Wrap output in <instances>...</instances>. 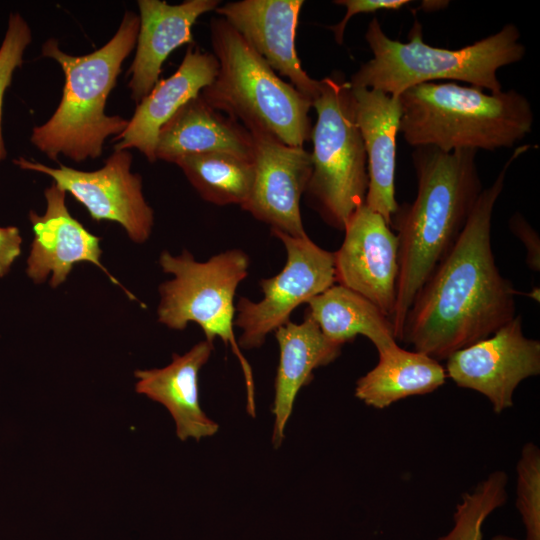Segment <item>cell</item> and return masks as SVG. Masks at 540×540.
<instances>
[{
  "label": "cell",
  "mask_w": 540,
  "mask_h": 540,
  "mask_svg": "<svg viewBox=\"0 0 540 540\" xmlns=\"http://www.w3.org/2000/svg\"><path fill=\"white\" fill-rule=\"evenodd\" d=\"M529 145L517 148L484 188L453 247L418 292L402 342L439 360L492 335L515 317L520 294L503 277L491 246V223L508 168Z\"/></svg>",
  "instance_id": "1"
},
{
  "label": "cell",
  "mask_w": 540,
  "mask_h": 540,
  "mask_svg": "<svg viewBox=\"0 0 540 540\" xmlns=\"http://www.w3.org/2000/svg\"><path fill=\"white\" fill-rule=\"evenodd\" d=\"M475 150L444 152L415 147L417 179L413 202L399 205L390 227L399 243L396 302L390 318L402 341L408 312L422 286L465 227L483 190Z\"/></svg>",
  "instance_id": "2"
},
{
  "label": "cell",
  "mask_w": 540,
  "mask_h": 540,
  "mask_svg": "<svg viewBox=\"0 0 540 540\" xmlns=\"http://www.w3.org/2000/svg\"><path fill=\"white\" fill-rule=\"evenodd\" d=\"M398 97L399 132L414 148L431 146L444 152L510 148L533 126L529 100L513 89L491 93L455 82H428Z\"/></svg>",
  "instance_id": "3"
},
{
  "label": "cell",
  "mask_w": 540,
  "mask_h": 540,
  "mask_svg": "<svg viewBox=\"0 0 540 540\" xmlns=\"http://www.w3.org/2000/svg\"><path fill=\"white\" fill-rule=\"evenodd\" d=\"M139 24V16L127 11L112 39L84 56L64 53L53 38L43 44L42 55L57 61L65 75L56 111L31 136V142L51 160L59 154L77 162L97 158L105 139L127 127L128 120L108 116L104 109L121 65L136 45Z\"/></svg>",
  "instance_id": "4"
},
{
  "label": "cell",
  "mask_w": 540,
  "mask_h": 540,
  "mask_svg": "<svg viewBox=\"0 0 540 540\" xmlns=\"http://www.w3.org/2000/svg\"><path fill=\"white\" fill-rule=\"evenodd\" d=\"M409 37L408 42L391 39L374 17L365 33L373 57L351 76L350 85L398 97L413 86L446 79L498 93L502 91L498 70L520 62L525 55L519 29L512 23L455 50L433 47L423 41L417 19Z\"/></svg>",
  "instance_id": "5"
},
{
  "label": "cell",
  "mask_w": 540,
  "mask_h": 540,
  "mask_svg": "<svg viewBox=\"0 0 540 540\" xmlns=\"http://www.w3.org/2000/svg\"><path fill=\"white\" fill-rule=\"evenodd\" d=\"M214 80L200 96L214 109L279 141L304 147L310 140L312 101L283 81L268 63L222 17L210 21Z\"/></svg>",
  "instance_id": "6"
},
{
  "label": "cell",
  "mask_w": 540,
  "mask_h": 540,
  "mask_svg": "<svg viewBox=\"0 0 540 540\" xmlns=\"http://www.w3.org/2000/svg\"><path fill=\"white\" fill-rule=\"evenodd\" d=\"M312 107L317 119L310 136L312 171L305 193L327 224L344 230L365 203L368 171L352 87L343 74L319 80Z\"/></svg>",
  "instance_id": "7"
},
{
  "label": "cell",
  "mask_w": 540,
  "mask_h": 540,
  "mask_svg": "<svg viewBox=\"0 0 540 540\" xmlns=\"http://www.w3.org/2000/svg\"><path fill=\"white\" fill-rule=\"evenodd\" d=\"M159 264L173 279L159 287L158 321L175 330H183L189 322H194L201 327L207 341L220 338L225 345H230L244 374L247 412L254 417L252 371L233 329L234 297L237 287L248 276L249 256L243 250L230 249L200 262L186 250L178 256L163 251Z\"/></svg>",
  "instance_id": "8"
},
{
  "label": "cell",
  "mask_w": 540,
  "mask_h": 540,
  "mask_svg": "<svg viewBox=\"0 0 540 540\" xmlns=\"http://www.w3.org/2000/svg\"><path fill=\"white\" fill-rule=\"evenodd\" d=\"M271 232L284 245L286 263L275 276L260 280L261 300H238L234 325L242 331L238 345L243 349L260 347L269 333L290 320L299 305L336 283L333 252L319 247L308 235Z\"/></svg>",
  "instance_id": "9"
},
{
  "label": "cell",
  "mask_w": 540,
  "mask_h": 540,
  "mask_svg": "<svg viewBox=\"0 0 540 540\" xmlns=\"http://www.w3.org/2000/svg\"><path fill=\"white\" fill-rule=\"evenodd\" d=\"M14 162L22 169L50 176L87 209L94 221L119 223L136 243L149 238L153 210L144 199L141 176L130 171L132 156L127 150L115 151L101 169L89 172L62 164L52 168L23 157Z\"/></svg>",
  "instance_id": "10"
},
{
  "label": "cell",
  "mask_w": 540,
  "mask_h": 540,
  "mask_svg": "<svg viewBox=\"0 0 540 540\" xmlns=\"http://www.w3.org/2000/svg\"><path fill=\"white\" fill-rule=\"evenodd\" d=\"M445 371L457 386L481 393L501 413L513 406L517 386L540 374V342L524 335L522 317L515 315L489 337L451 354Z\"/></svg>",
  "instance_id": "11"
},
{
  "label": "cell",
  "mask_w": 540,
  "mask_h": 540,
  "mask_svg": "<svg viewBox=\"0 0 540 540\" xmlns=\"http://www.w3.org/2000/svg\"><path fill=\"white\" fill-rule=\"evenodd\" d=\"M249 132L253 139L254 178L241 208L271 230L293 237L307 236L300 199L312 171L311 154L304 147L287 145L263 131Z\"/></svg>",
  "instance_id": "12"
},
{
  "label": "cell",
  "mask_w": 540,
  "mask_h": 540,
  "mask_svg": "<svg viewBox=\"0 0 540 540\" xmlns=\"http://www.w3.org/2000/svg\"><path fill=\"white\" fill-rule=\"evenodd\" d=\"M343 231L342 245L333 252L336 283L362 295L390 319L399 274L397 235L365 203Z\"/></svg>",
  "instance_id": "13"
},
{
  "label": "cell",
  "mask_w": 540,
  "mask_h": 540,
  "mask_svg": "<svg viewBox=\"0 0 540 540\" xmlns=\"http://www.w3.org/2000/svg\"><path fill=\"white\" fill-rule=\"evenodd\" d=\"M302 0H241L220 5L221 15L280 76L311 101L319 80L302 68L295 37Z\"/></svg>",
  "instance_id": "14"
},
{
  "label": "cell",
  "mask_w": 540,
  "mask_h": 540,
  "mask_svg": "<svg viewBox=\"0 0 540 540\" xmlns=\"http://www.w3.org/2000/svg\"><path fill=\"white\" fill-rule=\"evenodd\" d=\"M44 195L47 202L44 215L29 213L34 239L27 259L28 277L40 284L51 274L50 285L55 288L67 279L74 264L89 262L124 289L130 299H135L102 265L101 239L71 216L65 203L66 191L52 183Z\"/></svg>",
  "instance_id": "15"
},
{
  "label": "cell",
  "mask_w": 540,
  "mask_h": 540,
  "mask_svg": "<svg viewBox=\"0 0 540 540\" xmlns=\"http://www.w3.org/2000/svg\"><path fill=\"white\" fill-rule=\"evenodd\" d=\"M213 53L189 45L177 71L158 81L137 105L127 127L114 138L115 151L136 148L156 161L155 147L161 127L188 101L197 97L218 72Z\"/></svg>",
  "instance_id": "16"
},
{
  "label": "cell",
  "mask_w": 540,
  "mask_h": 540,
  "mask_svg": "<svg viewBox=\"0 0 540 540\" xmlns=\"http://www.w3.org/2000/svg\"><path fill=\"white\" fill-rule=\"evenodd\" d=\"M352 92L367 157L365 205L390 226L399 207L395 198L396 137L402 116L399 97L363 87H352Z\"/></svg>",
  "instance_id": "17"
},
{
  "label": "cell",
  "mask_w": 540,
  "mask_h": 540,
  "mask_svg": "<svg viewBox=\"0 0 540 540\" xmlns=\"http://www.w3.org/2000/svg\"><path fill=\"white\" fill-rule=\"evenodd\" d=\"M137 49L130 67L128 87L138 104L158 82L162 64L184 44H195L192 26L197 19L220 6L219 0H186L171 5L166 1L139 0Z\"/></svg>",
  "instance_id": "18"
},
{
  "label": "cell",
  "mask_w": 540,
  "mask_h": 540,
  "mask_svg": "<svg viewBox=\"0 0 540 540\" xmlns=\"http://www.w3.org/2000/svg\"><path fill=\"white\" fill-rule=\"evenodd\" d=\"M214 350L206 339L183 355L173 354L163 368L136 370L135 390L162 404L174 420L177 437L196 441L217 433L219 425L202 410L199 401V372Z\"/></svg>",
  "instance_id": "19"
},
{
  "label": "cell",
  "mask_w": 540,
  "mask_h": 540,
  "mask_svg": "<svg viewBox=\"0 0 540 540\" xmlns=\"http://www.w3.org/2000/svg\"><path fill=\"white\" fill-rule=\"evenodd\" d=\"M207 152L253 159V139L242 124L211 107L199 94L161 127L155 157L174 163L186 155Z\"/></svg>",
  "instance_id": "20"
},
{
  "label": "cell",
  "mask_w": 540,
  "mask_h": 540,
  "mask_svg": "<svg viewBox=\"0 0 540 540\" xmlns=\"http://www.w3.org/2000/svg\"><path fill=\"white\" fill-rule=\"evenodd\" d=\"M274 333L280 351L272 410V443L277 448L284 439L299 390L311 382L315 369L328 365L339 356L342 346L326 338L308 315L301 323L289 320Z\"/></svg>",
  "instance_id": "21"
},
{
  "label": "cell",
  "mask_w": 540,
  "mask_h": 540,
  "mask_svg": "<svg viewBox=\"0 0 540 540\" xmlns=\"http://www.w3.org/2000/svg\"><path fill=\"white\" fill-rule=\"evenodd\" d=\"M378 355L377 365L355 387V396L368 406L384 409L406 397L431 393L445 382V368L425 353L397 344Z\"/></svg>",
  "instance_id": "22"
},
{
  "label": "cell",
  "mask_w": 540,
  "mask_h": 540,
  "mask_svg": "<svg viewBox=\"0 0 540 540\" xmlns=\"http://www.w3.org/2000/svg\"><path fill=\"white\" fill-rule=\"evenodd\" d=\"M306 304V315L336 344L343 346L363 335L378 353L397 345L390 319L368 299L342 285H332Z\"/></svg>",
  "instance_id": "23"
},
{
  "label": "cell",
  "mask_w": 540,
  "mask_h": 540,
  "mask_svg": "<svg viewBox=\"0 0 540 540\" xmlns=\"http://www.w3.org/2000/svg\"><path fill=\"white\" fill-rule=\"evenodd\" d=\"M201 198L218 206L247 201L254 178L253 159L226 152L191 154L175 160Z\"/></svg>",
  "instance_id": "24"
},
{
  "label": "cell",
  "mask_w": 540,
  "mask_h": 540,
  "mask_svg": "<svg viewBox=\"0 0 540 540\" xmlns=\"http://www.w3.org/2000/svg\"><path fill=\"white\" fill-rule=\"evenodd\" d=\"M507 483V474L497 470L464 493L456 505L453 527L437 540H482L485 520L507 501Z\"/></svg>",
  "instance_id": "25"
},
{
  "label": "cell",
  "mask_w": 540,
  "mask_h": 540,
  "mask_svg": "<svg viewBox=\"0 0 540 540\" xmlns=\"http://www.w3.org/2000/svg\"><path fill=\"white\" fill-rule=\"evenodd\" d=\"M516 507L522 518L524 540H540V449L526 443L516 466Z\"/></svg>",
  "instance_id": "26"
},
{
  "label": "cell",
  "mask_w": 540,
  "mask_h": 540,
  "mask_svg": "<svg viewBox=\"0 0 540 540\" xmlns=\"http://www.w3.org/2000/svg\"><path fill=\"white\" fill-rule=\"evenodd\" d=\"M30 42L31 31L26 21L18 13L11 14L0 47V161L6 157L1 129L4 93L11 84L15 69L22 64L24 50Z\"/></svg>",
  "instance_id": "27"
},
{
  "label": "cell",
  "mask_w": 540,
  "mask_h": 540,
  "mask_svg": "<svg viewBox=\"0 0 540 540\" xmlns=\"http://www.w3.org/2000/svg\"><path fill=\"white\" fill-rule=\"evenodd\" d=\"M408 3L410 1L407 0H336L334 4L346 7V13L339 23L329 29L333 32L335 41L341 45L347 23L353 16L378 10H398Z\"/></svg>",
  "instance_id": "28"
},
{
  "label": "cell",
  "mask_w": 540,
  "mask_h": 540,
  "mask_svg": "<svg viewBox=\"0 0 540 540\" xmlns=\"http://www.w3.org/2000/svg\"><path fill=\"white\" fill-rule=\"evenodd\" d=\"M510 228L524 243L527 250L526 262L534 271L540 268V243L536 231L520 215L515 214L510 220Z\"/></svg>",
  "instance_id": "29"
},
{
  "label": "cell",
  "mask_w": 540,
  "mask_h": 540,
  "mask_svg": "<svg viewBox=\"0 0 540 540\" xmlns=\"http://www.w3.org/2000/svg\"><path fill=\"white\" fill-rule=\"evenodd\" d=\"M22 237L17 227H0V278L5 276L21 254Z\"/></svg>",
  "instance_id": "30"
},
{
  "label": "cell",
  "mask_w": 540,
  "mask_h": 540,
  "mask_svg": "<svg viewBox=\"0 0 540 540\" xmlns=\"http://www.w3.org/2000/svg\"><path fill=\"white\" fill-rule=\"evenodd\" d=\"M447 4V1H424L422 6L423 8L425 7L428 11H432L441 9L442 7L447 6Z\"/></svg>",
  "instance_id": "31"
},
{
  "label": "cell",
  "mask_w": 540,
  "mask_h": 540,
  "mask_svg": "<svg viewBox=\"0 0 540 540\" xmlns=\"http://www.w3.org/2000/svg\"><path fill=\"white\" fill-rule=\"evenodd\" d=\"M491 540H519L517 538L507 536V535H496Z\"/></svg>",
  "instance_id": "32"
}]
</instances>
